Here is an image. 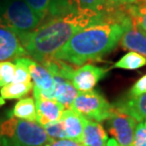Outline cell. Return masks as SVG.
I'll list each match as a JSON object with an SVG mask.
<instances>
[{
  "mask_svg": "<svg viewBox=\"0 0 146 146\" xmlns=\"http://www.w3.org/2000/svg\"><path fill=\"white\" fill-rule=\"evenodd\" d=\"M126 11L133 24L146 33V3L127 6Z\"/></svg>",
  "mask_w": 146,
  "mask_h": 146,
  "instance_id": "cell-21",
  "label": "cell"
},
{
  "mask_svg": "<svg viewBox=\"0 0 146 146\" xmlns=\"http://www.w3.org/2000/svg\"><path fill=\"white\" fill-rule=\"evenodd\" d=\"M132 25L126 7L114 11L104 21L78 31L52 59L77 66L101 60L116 48L124 31Z\"/></svg>",
  "mask_w": 146,
  "mask_h": 146,
  "instance_id": "cell-1",
  "label": "cell"
},
{
  "mask_svg": "<svg viewBox=\"0 0 146 146\" xmlns=\"http://www.w3.org/2000/svg\"><path fill=\"white\" fill-rule=\"evenodd\" d=\"M144 66H146V57L139 53H137V52L129 51L114 65V68L127 69V70H135V69L141 68Z\"/></svg>",
  "mask_w": 146,
  "mask_h": 146,
  "instance_id": "cell-20",
  "label": "cell"
},
{
  "mask_svg": "<svg viewBox=\"0 0 146 146\" xmlns=\"http://www.w3.org/2000/svg\"><path fill=\"white\" fill-rule=\"evenodd\" d=\"M69 109L97 122L108 121L116 111L114 106L96 90L79 92Z\"/></svg>",
  "mask_w": 146,
  "mask_h": 146,
  "instance_id": "cell-5",
  "label": "cell"
},
{
  "mask_svg": "<svg viewBox=\"0 0 146 146\" xmlns=\"http://www.w3.org/2000/svg\"><path fill=\"white\" fill-rule=\"evenodd\" d=\"M61 121L65 128L66 139L82 144L84 133L83 116L79 115L71 109H66L64 111Z\"/></svg>",
  "mask_w": 146,
  "mask_h": 146,
  "instance_id": "cell-15",
  "label": "cell"
},
{
  "mask_svg": "<svg viewBox=\"0 0 146 146\" xmlns=\"http://www.w3.org/2000/svg\"><path fill=\"white\" fill-rule=\"evenodd\" d=\"M107 72L108 69L104 68L92 64H86L78 68H74L69 78V82L79 92L91 91Z\"/></svg>",
  "mask_w": 146,
  "mask_h": 146,
  "instance_id": "cell-8",
  "label": "cell"
},
{
  "mask_svg": "<svg viewBox=\"0 0 146 146\" xmlns=\"http://www.w3.org/2000/svg\"><path fill=\"white\" fill-rule=\"evenodd\" d=\"M117 111L132 117L137 121H146V93L137 96L128 94L114 104Z\"/></svg>",
  "mask_w": 146,
  "mask_h": 146,
  "instance_id": "cell-11",
  "label": "cell"
},
{
  "mask_svg": "<svg viewBox=\"0 0 146 146\" xmlns=\"http://www.w3.org/2000/svg\"><path fill=\"white\" fill-rule=\"evenodd\" d=\"M43 127L45 129L46 133L48 134L49 141H59V139H66V134L61 119L58 121L48 123L44 125Z\"/></svg>",
  "mask_w": 146,
  "mask_h": 146,
  "instance_id": "cell-23",
  "label": "cell"
},
{
  "mask_svg": "<svg viewBox=\"0 0 146 146\" xmlns=\"http://www.w3.org/2000/svg\"><path fill=\"white\" fill-rule=\"evenodd\" d=\"M33 88V83H11L0 88V106L6 100L22 99Z\"/></svg>",
  "mask_w": 146,
  "mask_h": 146,
  "instance_id": "cell-18",
  "label": "cell"
},
{
  "mask_svg": "<svg viewBox=\"0 0 146 146\" xmlns=\"http://www.w3.org/2000/svg\"><path fill=\"white\" fill-rule=\"evenodd\" d=\"M15 70L16 65L11 61L0 62V87L13 83Z\"/></svg>",
  "mask_w": 146,
  "mask_h": 146,
  "instance_id": "cell-22",
  "label": "cell"
},
{
  "mask_svg": "<svg viewBox=\"0 0 146 146\" xmlns=\"http://www.w3.org/2000/svg\"><path fill=\"white\" fill-rule=\"evenodd\" d=\"M9 116L10 118L37 122V110L34 98L26 97L19 99V101L14 104Z\"/></svg>",
  "mask_w": 146,
  "mask_h": 146,
  "instance_id": "cell-17",
  "label": "cell"
},
{
  "mask_svg": "<svg viewBox=\"0 0 146 146\" xmlns=\"http://www.w3.org/2000/svg\"><path fill=\"white\" fill-rule=\"evenodd\" d=\"M33 84V98L54 100V78L43 65L31 58L22 57Z\"/></svg>",
  "mask_w": 146,
  "mask_h": 146,
  "instance_id": "cell-6",
  "label": "cell"
},
{
  "mask_svg": "<svg viewBox=\"0 0 146 146\" xmlns=\"http://www.w3.org/2000/svg\"><path fill=\"white\" fill-rule=\"evenodd\" d=\"M43 23L41 17L25 0H6L0 15V25L13 31L17 35L33 31Z\"/></svg>",
  "mask_w": 146,
  "mask_h": 146,
  "instance_id": "cell-4",
  "label": "cell"
},
{
  "mask_svg": "<svg viewBox=\"0 0 146 146\" xmlns=\"http://www.w3.org/2000/svg\"><path fill=\"white\" fill-rule=\"evenodd\" d=\"M54 78V100L64 106L65 108H70L73 101L77 97L79 91L69 81L59 76Z\"/></svg>",
  "mask_w": 146,
  "mask_h": 146,
  "instance_id": "cell-16",
  "label": "cell"
},
{
  "mask_svg": "<svg viewBox=\"0 0 146 146\" xmlns=\"http://www.w3.org/2000/svg\"><path fill=\"white\" fill-rule=\"evenodd\" d=\"M27 56L28 53L18 35L11 29L0 25V62L15 61L18 58Z\"/></svg>",
  "mask_w": 146,
  "mask_h": 146,
  "instance_id": "cell-9",
  "label": "cell"
},
{
  "mask_svg": "<svg viewBox=\"0 0 146 146\" xmlns=\"http://www.w3.org/2000/svg\"><path fill=\"white\" fill-rule=\"evenodd\" d=\"M84 133L82 139L83 146H107L108 137L100 122L83 117Z\"/></svg>",
  "mask_w": 146,
  "mask_h": 146,
  "instance_id": "cell-13",
  "label": "cell"
},
{
  "mask_svg": "<svg viewBox=\"0 0 146 146\" xmlns=\"http://www.w3.org/2000/svg\"><path fill=\"white\" fill-rule=\"evenodd\" d=\"M15 65L16 70L13 83H33L29 69L26 64L23 62L22 58H18V59L15 60Z\"/></svg>",
  "mask_w": 146,
  "mask_h": 146,
  "instance_id": "cell-24",
  "label": "cell"
},
{
  "mask_svg": "<svg viewBox=\"0 0 146 146\" xmlns=\"http://www.w3.org/2000/svg\"><path fill=\"white\" fill-rule=\"evenodd\" d=\"M48 134L37 122L10 118L0 123V146H45Z\"/></svg>",
  "mask_w": 146,
  "mask_h": 146,
  "instance_id": "cell-3",
  "label": "cell"
},
{
  "mask_svg": "<svg viewBox=\"0 0 146 146\" xmlns=\"http://www.w3.org/2000/svg\"><path fill=\"white\" fill-rule=\"evenodd\" d=\"M137 124L134 118L117 110L108 119L110 134L119 146H132Z\"/></svg>",
  "mask_w": 146,
  "mask_h": 146,
  "instance_id": "cell-7",
  "label": "cell"
},
{
  "mask_svg": "<svg viewBox=\"0 0 146 146\" xmlns=\"http://www.w3.org/2000/svg\"><path fill=\"white\" fill-rule=\"evenodd\" d=\"M44 21L71 11L68 0H25Z\"/></svg>",
  "mask_w": 146,
  "mask_h": 146,
  "instance_id": "cell-10",
  "label": "cell"
},
{
  "mask_svg": "<svg viewBox=\"0 0 146 146\" xmlns=\"http://www.w3.org/2000/svg\"><path fill=\"white\" fill-rule=\"evenodd\" d=\"M72 11L80 13L107 14L106 0H68Z\"/></svg>",
  "mask_w": 146,
  "mask_h": 146,
  "instance_id": "cell-19",
  "label": "cell"
},
{
  "mask_svg": "<svg viewBox=\"0 0 146 146\" xmlns=\"http://www.w3.org/2000/svg\"><path fill=\"white\" fill-rule=\"evenodd\" d=\"M136 1L137 0H106V11L107 13H112L119 9L135 4Z\"/></svg>",
  "mask_w": 146,
  "mask_h": 146,
  "instance_id": "cell-25",
  "label": "cell"
},
{
  "mask_svg": "<svg viewBox=\"0 0 146 146\" xmlns=\"http://www.w3.org/2000/svg\"><path fill=\"white\" fill-rule=\"evenodd\" d=\"M119 44L123 49L137 52L146 57V33L134 24L124 31Z\"/></svg>",
  "mask_w": 146,
  "mask_h": 146,
  "instance_id": "cell-14",
  "label": "cell"
},
{
  "mask_svg": "<svg viewBox=\"0 0 146 146\" xmlns=\"http://www.w3.org/2000/svg\"><path fill=\"white\" fill-rule=\"evenodd\" d=\"M146 93V74L139 78L138 81L134 84V86L131 87L128 94L131 96H137Z\"/></svg>",
  "mask_w": 146,
  "mask_h": 146,
  "instance_id": "cell-26",
  "label": "cell"
},
{
  "mask_svg": "<svg viewBox=\"0 0 146 146\" xmlns=\"http://www.w3.org/2000/svg\"><path fill=\"white\" fill-rule=\"evenodd\" d=\"M109 13L98 14L71 11L46 20L36 30L19 34L18 37L28 56L43 64L52 59L54 54L78 31L104 21Z\"/></svg>",
  "mask_w": 146,
  "mask_h": 146,
  "instance_id": "cell-2",
  "label": "cell"
},
{
  "mask_svg": "<svg viewBox=\"0 0 146 146\" xmlns=\"http://www.w3.org/2000/svg\"><path fill=\"white\" fill-rule=\"evenodd\" d=\"M45 146H83L81 143L70 139H59V141H49Z\"/></svg>",
  "mask_w": 146,
  "mask_h": 146,
  "instance_id": "cell-27",
  "label": "cell"
},
{
  "mask_svg": "<svg viewBox=\"0 0 146 146\" xmlns=\"http://www.w3.org/2000/svg\"><path fill=\"white\" fill-rule=\"evenodd\" d=\"M37 110V123L44 125L50 122L58 121L62 118L64 113V106L55 100L34 98Z\"/></svg>",
  "mask_w": 146,
  "mask_h": 146,
  "instance_id": "cell-12",
  "label": "cell"
}]
</instances>
